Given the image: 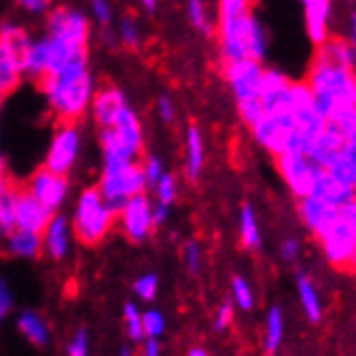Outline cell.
Masks as SVG:
<instances>
[{
	"label": "cell",
	"mask_w": 356,
	"mask_h": 356,
	"mask_svg": "<svg viewBox=\"0 0 356 356\" xmlns=\"http://www.w3.org/2000/svg\"><path fill=\"white\" fill-rule=\"evenodd\" d=\"M307 87L313 104L328 125L337 128L348 140H356V80L354 70L332 65L316 58L309 72Z\"/></svg>",
	"instance_id": "cell-1"
},
{
	"label": "cell",
	"mask_w": 356,
	"mask_h": 356,
	"mask_svg": "<svg viewBox=\"0 0 356 356\" xmlns=\"http://www.w3.org/2000/svg\"><path fill=\"white\" fill-rule=\"evenodd\" d=\"M39 87L46 93L58 121H78L91 106L93 80L87 67V58H78L58 74L39 78Z\"/></svg>",
	"instance_id": "cell-2"
},
{
	"label": "cell",
	"mask_w": 356,
	"mask_h": 356,
	"mask_svg": "<svg viewBox=\"0 0 356 356\" xmlns=\"http://www.w3.org/2000/svg\"><path fill=\"white\" fill-rule=\"evenodd\" d=\"M99 140L104 162H136L143 149V128L136 115L125 106L111 128H102Z\"/></svg>",
	"instance_id": "cell-3"
},
{
	"label": "cell",
	"mask_w": 356,
	"mask_h": 356,
	"mask_svg": "<svg viewBox=\"0 0 356 356\" xmlns=\"http://www.w3.org/2000/svg\"><path fill=\"white\" fill-rule=\"evenodd\" d=\"M115 212L108 203L102 199L97 188H87L80 195L74 216V232L78 240L87 246H97L104 238L108 236L111 227L115 222Z\"/></svg>",
	"instance_id": "cell-4"
},
{
	"label": "cell",
	"mask_w": 356,
	"mask_h": 356,
	"mask_svg": "<svg viewBox=\"0 0 356 356\" xmlns=\"http://www.w3.org/2000/svg\"><path fill=\"white\" fill-rule=\"evenodd\" d=\"M328 261L343 272H352L356 257V203L354 199L339 205L334 225L320 238Z\"/></svg>",
	"instance_id": "cell-5"
},
{
	"label": "cell",
	"mask_w": 356,
	"mask_h": 356,
	"mask_svg": "<svg viewBox=\"0 0 356 356\" xmlns=\"http://www.w3.org/2000/svg\"><path fill=\"white\" fill-rule=\"evenodd\" d=\"M145 186H147V181L143 175V166L136 162H128L119 166H104L97 191L113 212L119 214L125 201L143 193Z\"/></svg>",
	"instance_id": "cell-6"
},
{
	"label": "cell",
	"mask_w": 356,
	"mask_h": 356,
	"mask_svg": "<svg viewBox=\"0 0 356 356\" xmlns=\"http://www.w3.org/2000/svg\"><path fill=\"white\" fill-rule=\"evenodd\" d=\"M250 130L255 140L270 154L279 156L283 152H300L291 113H264L250 125Z\"/></svg>",
	"instance_id": "cell-7"
},
{
	"label": "cell",
	"mask_w": 356,
	"mask_h": 356,
	"mask_svg": "<svg viewBox=\"0 0 356 356\" xmlns=\"http://www.w3.org/2000/svg\"><path fill=\"white\" fill-rule=\"evenodd\" d=\"M78 152H80L78 121H60L48 149L46 169L58 175H67V171H72V166L78 158Z\"/></svg>",
	"instance_id": "cell-8"
},
{
	"label": "cell",
	"mask_w": 356,
	"mask_h": 356,
	"mask_svg": "<svg viewBox=\"0 0 356 356\" xmlns=\"http://www.w3.org/2000/svg\"><path fill=\"white\" fill-rule=\"evenodd\" d=\"M277 166L289 186V191L298 199L309 197L313 191V181H316L318 166L313 164L302 152H283L277 156Z\"/></svg>",
	"instance_id": "cell-9"
},
{
	"label": "cell",
	"mask_w": 356,
	"mask_h": 356,
	"mask_svg": "<svg viewBox=\"0 0 356 356\" xmlns=\"http://www.w3.org/2000/svg\"><path fill=\"white\" fill-rule=\"evenodd\" d=\"M225 76L229 80V85H232L238 102L259 99L261 78H264V67L259 60L246 56L234 63H225Z\"/></svg>",
	"instance_id": "cell-10"
},
{
	"label": "cell",
	"mask_w": 356,
	"mask_h": 356,
	"mask_svg": "<svg viewBox=\"0 0 356 356\" xmlns=\"http://www.w3.org/2000/svg\"><path fill=\"white\" fill-rule=\"evenodd\" d=\"M250 19H253L250 13L218 19V41L225 63L246 58V33L250 26Z\"/></svg>",
	"instance_id": "cell-11"
},
{
	"label": "cell",
	"mask_w": 356,
	"mask_h": 356,
	"mask_svg": "<svg viewBox=\"0 0 356 356\" xmlns=\"http://www.w3.org/2000/svg\"><path fill=\"white\" fill-rule=\"evenodd\" d=\"M121 222H123V229L128 238L132 242H143L145 238L149 236L152 227H154V220H152V205H149V199L145 197L143 193L130 197L125 201V205L121 207Z\"/></svg>",
	"instance_id": "cell-12"
},
{
	"label": "cell",
	"mask_w": 356,
	"mask_h": 356,
	"mask_svg": "<svg viewBox=\"0 0 356 356\" xmlns=\"http://www.w3.org/2000/svg\"><path fill=\"white\" fill-rule=\"evenodd\" d=\"M26 191L44 205L50 214H54L56 209H58V205L65 201V195H67V179H65V175H58V173H52V171H48L46 166L44 169H39L35 175H33V179H31V184H29V188Z\"/></svg>",
	"instance_id": "cell-13"
},
{
	"label": "cell",
	"mask_w": 356,
	"mask_h": 356,
	"mask_svg": "<svg viewBox=\"0 0 356 356\" xmlns=\"http://www.w3.org/2000/svg\"><path fill=\"white\" fill-rule=\"evenodd\" d=\"M50 218H52V214L29 191H24V188H15V225H17V229H26V232H35L39 236H44Z\"/></svg>",
	"instance_id": "cell-14"
},
{
	"label": "cell",
	"mask_w": 356,
	"mask_h": 356,
	"mask_svg": "<svg viewBox=\"0 0 356 356\" xmlns=\"http://www.w3.org/2000/svg\"><path fill=\"white\" fill-rule=\"evenodd\" d=\"M291 82L277 70H264L259 102L264 113H289Z\"/></svg>",
	"instance_id": "cell-15"
},
{
	"label": "cell",
	"mask_w": 356,
	"mask_h": 356,
	"mask_svg": "<svg viewBox=\"0 0 356 356\" xmlns=\"http://www.w3.org/2000/svg\"><path fill=\"white\" fill-rule=\"evenodd\" d=\"M300 216L302 220L307 222V227L311 229L313 234L318 238H322L328 229L334 225L339 216V205H332L316 195H309V197H302L300 199Z\"/></svg>",
	"instance_id": "cell-16"
},
{
	"label": "cell",
	"mask_w": 356,
	"mask_h": 356,
	"mask_svg": "<svg viewBox=\"0 0 356 356\" xmlns=\"http://www.w3.org/2000/svg\"><path fill=\"white\" fill-rule=\"evenodd\" d=\"M50 35H58L72 39L76 44H89V22L85 15H80L70 9H56L48 19Z\"/></svg>",
	"instance_id": "cell-17"
},
{
	"label": "cell",
	"mask_w": 356,
	"mask_h": 356,
	"mask_svg": "<svg viewBox=\"0 0 356 356\" xmlns=\"http://www.w3.org/2000/svg\"><path fill=\"white\" fill-rule=\"evenodd\" d=\"M346 143H348V138L337 128H332V125L326 123V128L322 130V134L311 143L307 158L316 166H320V169H326V166L330 164V160L339 154V149L343 147Z\"/></svg>",
	"instance_id": "cell-18"
},
{
	"label": "cell",
	"mask_w": 356,
	"mask_h": 356,
	"mask_svg": "<svg viewBox=\"0 0 356 356\" xmlns=\"http://www.w3.org/2000/svg\"><path fill=\"white\" fill-rule=\"evenodd\" d=\"M125 106H128V104H125V97L119 89H104L91 97L93 117H95L99 128H111L117 119V115Z\"/></svg>",
	"instance_id": "cell-19"
},
{
	"label": "cell",
	"mask_w": 356,
	"mask_h": 356,
	"mask_svg": "<svg viewBox=\"0 0 356 356\" xmlns=\"http://www.w3.org/2000/svg\"><path fill=\"white\" fill-rule=\"evenodd\" d=\"M311 195H316L332 205H343L346 201L354 199V188L341 184L339 179H334L328 171L320 169L316 171V181H313V191Z\"/></svg>",
	"instance_id": "cell-20"
},
{
	"label": "cell",
	"mask_w": 356,
	"mask_h": 356,
	"mask_svg": "<svg viewBox=\"0 0 356 356\" xmlns=\"http://www.w3.org/2000/svg\"><path fill=\"white\" fill-rule=\"evenodd\" d=\"M307 33L316 46H322L328 39V17H330V0H311L305 5Z\"/></svg>",
	"instance_id": "cell-21"
},
{
	"label": "cell",
	"mask_w": 356,
	"mask_h": 356,
	"mask_svg": "<svg viewBox=\"0 0 356 356\" xmlns=\"http://www.w3.org/2000/svg\"><path fill=\"white\" fill-rule=\"evenodd\" d=\"M324 171H328L334 179H339L341 184L356 188V140H348L339 154L330 160V164Z\"/></svg>",
	"instance_id": "cell-22"
},
{
	"label": "cell",
	"mask_w": 356,
	"mask_h": 356,
	"mask_svg": "<svg viewBox=\"0 0 356 356\" xmlns=\"http://www.w3.org/2000/svg\"><path fill=\"white\" fill-rule=\"evenodd\" d=\"M19 78H22L19 56L15 54V50L7 44V41L0 39V87H3L5 95L17 87Z\"/></svg>",
	"instance_id": "cell-23"
},
{
	"label": "cell",
	"mask_w": 356,
	"mask_h": 356,
	"mask_svg": "<svg viewBox=\"0 0 356 356\" xmlns=\"http://www.w3.org/2000/svg\"><path fill=\"white\" fill-rule=\"evenodd\" d=\"M46 248L54 259H60L67 253V244H70V234H67V222L63 216H52L48 227H46Z\"/></svg>",
	"instance_id": "cell-24"
},
{
	"label": "cell",
	"mask_w": 356,
	"mask_h": 356,
	"mask_svg": "<svg viewBox=\"0 0 356 356\" xmlns=\"http://www.w3.org/2000/svg\"><path fill=\"white\" fill-rule=\"evenodd\" d=\"M318 56L332 63V65L354 70V46L348 44L346 39H326Z\"/></svg>",
	"instance_id": "cell-25"
},
{
	"label": "cell",
	"mask_w": 356,
	"mask_h": 356,
	"mask_svg": "<svg viewBox=\"0 0 356 356\" xmlns=\"http://www.w3.org/2000/svg\"><path fill=\"white\" fill-rule=\"evenodd\" d=\"M7 238H9V253L19 257H37L41 253V246H44L41 236L35 232H26V229H15Z\"/></svg>",
	"instance_id": "cell-26"
},
{
	"label": "cell",
	"mask_w": 356,
	"mask_h": 356,
	"mask_svg": "<svg viewBox=\"0 0 356 356\" xmlns=\"http://www.w3.org/2000/svg\"><path fill=\"white\" fill-rule=\"evenodd\" d=\"M203 140H201V132L195 125L188 128L186 134V175L191 179H197L201 169H203Z\"/></svg>",
	"instance_id": "cell-27"
},
{
	"label": "cell",
	"mask_w": 356,
	"mask_h": 356,
	"mask_svg": "<svg viewBox=\"0 0 356 356\" xmlns=\"http://www.w3.org/2000/svg\"><path fill=\"white\" fill-rule=\"evenodd\" d=\"M240 236H242V244L246 248H257L259 246V229H257V220L250 205H244L240 212Z\"/></svg>",
	"instance_id": "cell-28"
},
{
	"label": "cell",
	"mask_w": 356,
	"mask_h": 356,
	"mask_svg": "<svg viewBox=\"0 0 356 356\" xmlns=\"http://www.w3.org/2000/svg\"><path fill=\"white\" fill-rule=\"evenodd\" d=\"M15 229V188H11L5 197H0V236H9Z\"/></svg>",
	"instance_id": "cell-29"
},
{
	"label": "cell",
	"mask_w": 356,
	"mask_h": 356,
	"mask_svg": "<svg viewBox=\"0 0 356 356\" xmlns=\"http://www.w3.org/2000/svg\"><path fill=\"white\" fill-rule=\"evenodd\" d=\"M264 50H266V37H264V31H261L259 22L253 17V19H250L248 33H246V56L261 60Z\"/></svg>",
	"instance_id": "cell-30"
},
{
	"label": "cell",
	"mask_w": 356,
	"mask_h": 356,
	"mask_svg": "<svg viewBox=\"0 0 356 356\" xmlns=\"http://www.w3.org/2000/svg\"><path fill=\"white\" fill-rule=\"evenodd\" d=\"M19 330H22L35 346H44L46 339H48V332H46L44 322H41L37 316H33V313H26V316H22V320H19Z\"/></svg>",
	"instance_id": "cell-31"
},
{
	"label": "cell",
	"mask_w": 356,
	"mask_h": 356,
	"mask_svg": "<svg viewBox=\"0 0 356 356\" xmlns=\"http://www.w3.org/2000/svg\"><path fill=\"white\" fill-rule=\"evenodd\" d=\"M0 39L7 41V44L15 50V54L19 56V60H22V54L31 46L29 35L22 29H17V26H3V29H0Z\"/></svg>",
	"instance_id": "cell-32"
},
{
	"label": "cell",
	"mask_w": 356,
	"mask_h": 356,
	"mask_svg": "<svg viewBox=\"0 0 356 356\" xmlns=\"http://www.w3.org/2000/svg\"><path fill=\"white\" fill-rule=\"evenodd\" d=\"M298 287H300V296H302V302L307 307L309 318L313 322H318L320 320V302H318V296H316V291H313L309 279L307 277H300L298 279Z\"/></svg>",
	"instance_id": "cell-33"
},
{
	"label": "cell",
	"mask_w": 356,
	"mask_h": 356,
	"mask_svg": "<svg viewBox=\"0 0 356 356\" xmlns=\"http://www.w3.org/2000/svg\"><path fill=\"white\" fill-rule=\"evenodd\" d=\"M188 17L191 22L195 24V29L209 33L212 31V24H209V17H207V9L203 0H188Z\"/></svg>",
	"instance_id": "cell-34"
},
{
	"label": "cell",
	"mask_w": 356,
	"mask_h": 356,
	"mask_svg": "<svg viewBox=\"0 0 356 356\" xmlns=\"http://www.w3.org/2000/svg\"><path fill=\"white\" fill-rule=\"evenodd\" d=\"M250 3L253 0H218V19L250 13Z\"/></svg>",
	"instance_id": "cell-35"
},
{
	"label": "cell",
	"mask_w": 356,
	"mask_h": 356,
	"mask_svg": "<svg viewBox=\"0 0 356 356\" xmlns=\"http://www.w3.org/2000/svg\"><path fill=\"white\" fill-rule=\"evenodd\" d=\"M154 186H156V193H158L160 203H164V205H169L175 199V195H177V186H175V177L173 175L162 173Z\"/></svg>",
	"instance_id": "cell-36"
},
{
	"label": "cell",
	"mask_w": 356,
	"mask_h": 356,
	"mask_svg": "<svg viewBox=\"0 0 356 356\" xmlns=\"http://www.w3.org/2000/svg\"><path fill=\"white\" fill-rule=\"evenodd\" d=\"M238 111H240V117L244 123L253 125L261 115H264V108H261V102L259 99H244V102H238Z\"/></svg>",
	"instance_id": "cell-37"
},
{
	"label": "cell",
	"mask_w": 356,
	"mask_h": 356,
	"mask_svg": "<svg viewBox=\"0 0 356 356\" xmlns=\"http://www.w3.org/2000/svg\"><path fill=\"white\" fill-rule=\"evenodd\" d=\"M281 341V313L279 309H275L270 313V332H268V343H266V352L272 354L277 350Z\"/></svg>",
	"instance_id": "cell-38"
},
{
	"label": "cell",
	"mask_w": 356,
	"mask_h": 356,
	"mask_svg": "<svg viewBox=\"0 0 356 356\" xmlns=\"http://www.w3.org/2000/svg\"><path fill=\"white\" fill-rule=\"evenodd\" d=\"M121 41L128 48H136L138 41H140V35H138V26L134 24V19L125 17L121 22Z\"/></svg>",
	"instance_id": "cell-39"
},
{
	"label": "cell",
	"mask_w": 356,
	"mask_h": 356,
	"mask_svg": "<svg viewBox=\"0 0 356 356\" xmlns=\"http://www.w3.org/2000/svg\"><path fill=\"white\" fill-rule=\"evenodd\" d=\"M143 175H145V181L147 184H156L158 177L162 175V162L156 156H149L143 164Z\"/></svg>",
	"instance_id": "cell-40"
},
{
	"label": "cell",
	"mask_w": 356,
	"mask_h": 356,
	"mask_svg": "<svg viewBox=\"0 0 356 356\" xmlns=\"http://www.w3.org/2000/svg\"><path fill=\"white\" fill-rule=\"evenodd\" d=\"M156 287H158V279L156 277H143L138 283H136V291L143 300H152L156 296Z\"/></svg>",
	"instance_id": "cell-41"
},
{
	"label": "cell",
	"mask_w": 356,
	"mask_h": 356,
	"mask_svg": "<svg viewBox=\"0 0 356 356\" xmlns=\"http://www.w3.org/2000/svg\"><path fill=\"white\" fill-rule=\"evenodd\" d=\"M91 9H93V13H95L99 24H108L111 22L113 11H111L108 0H91Z\"/></svg>",
	"instance_id": "cell-42"
},
{
	"label": "cell",
	"mask_w": 356,
	"mask_h": 356,
	"mask_svg": "<svg viewBox=\"0 0 356 356\" xmlns=\"http://www.w3.org/2000/svg\"><path fill=\"white\" fill-rule=\"evenodd\" d=\"M125 318H128V326H130V337L132 339H140L143 334V326H140V318L132 305L125 307Z\"/></svg>",
	"instance_id": "cell-43"
},
{
	"label": "cell",
	"mask_w": 356,
	"mask_h": 356,
	"mask_svg": "<svg viewBox=\"0 0 356 356\" xmlns=\"http://www.w3.org/2000/svg\"><path fill=\"white\" fill-rule=\"evenodd\" d=\"M140 326H143V330L147 332V334H152V337H156V334H160L162 332V318L158 316V313H147V316L143 318V322H140Z\"/></svg>",
	"instance_id": "cell-44"
},
{
	"label": "cell",
	"mask_w": 356,
	"mask_h": 356,
	"mask_svg": "<svg viewBox=\"0 0 356 356\" xmlns=\"http://www.w3.org/2000/svg\"><path fill=\"white\" fill-rule=\"evenodd\" d=\"M234 289H236V298L242 305V309H250V291H248L246 283L242 279H236L234 281Z\"/></svg>",
	"instance_id": "cell-45"
},
{
	"label": "cell",
	"mask_w": 356,
	"mask_h": 356,
	"mask_svg": "<svg viewBox=\"0 0 356 356\" xmlns=\"http://www.w3.org/2000/svg\"><path fill=\"white\" fill-rule=\"evenodd\" d=\"M158 113H160L162 121L171 123V121H173V117H175V106H173V102H171L169 97H162V99H160V104H158Z\"/></svg>",
	"instance_id": "cell-46"
},
{
	"label": "cell",
	"mask_w": 356,
	"mask_h": 356,
	"mask_svg": "<svg viewBox=\"0 0 356 356\" xmlns=\"http://www.w3.org/2000/svg\"><path fill=\"white\" fill-rule=\"evenodd\" d=\"M70 356H87V332L80 330L78 339L70 346Z\"/></svg>",
	"instance_id": "cell-47"
},
{
	"label": "cell",
	"mask_w": 356,
	"mask_h": 356,
	"mask_svg": "<svg viewBox=\"0 0 356 356\" xmlns=\"http://www.w3.org/2000/svg\"><path fill=\"white\" fill-rule=\"evenodd\" d=\"M19 3H22L24 9H29L33 13H44L50 7V0H19Z\"/></svg>",
	"instance_id": "cell-48"
},
{
	"label": "cell",
	"mask_w": 356,
	"mask_h": 356,
	"mask_svg": "<svg viewBox=\"0 0 356 356\" xmlns=\"http://www.w3.org/2000/svg\"><path fill=\"white\" fill-rule=\"evenodd\" d=\"M186 261H188V268L197 270V266H199V248L193 242L186 246Z\"/></svg>",
	"instance_id": "cell-49"
},
{
	"label": "cell",
	"mask_w": 356,
	"mask_h": 356,
	"mask_svg": "<svg viewBox=\"0 0 356 356\" xmlns=\"http://www.w3.org/2000/svg\"><path fill=\"white\" fill-rule=\"evenodd\" d=\"M9 307H11V298H9V291H7V287H5V283L0 281V320L5 318V313L9 311Z\"/></svg>",
	"instance_id": "cell-50"
},
{
	"label": "cell",
	"mask_w": 356,
	"mask_h": 356,
	"mask_svg": "<svg viewBox=\"0 0 356 356\" xmlns=\"http://www.w3.org/2000/svg\"><path fill=\"white\" fill-rule=\"evenodd\" d=\"M169 216V205H164V203H160L156 209H152V220H154V225H160V222H164V218Z\"/></svg>",
	"instance_id": "cell-51"
},
{
	"label": "cell",
	"mask_w": 356,
	"mask_h": 356,
	"mask_svg": "<svg viewBox=\"0 0 356 356\" xmlns=\"http://www.w3.org/2000/svg\"><path fill=\"white\" fill-rule=\"evenodd\" d=\"M283 259H287V261H291L296 257V250H298V244L294 242V240H287L285 244H283Z\"/></svg>",
	"instance_id": "cell-52"
},
{
	"label": "cell",
	"mask_w": 356,
	"mask_h": 356,
	"mask_svg": "<svg viewBox=\"0 0 356 356\" xmlns=\"http://www.w3.org/2000/svg\"><path fill=\"white\" fill-rule=\"evenodd\" d=\"M232 318H234V311H232V307L225 305V307H222V311H220V318H218V328H225L229 322H232Z\"/></svg>",
	"instance_id": "cell-53"
},
{
	"label": "cell",
	"mask_w": 356,
	"mask_h": 356,
	"mask_svg": "<svg viewBox=\"0 0 356 356\" xmlns=\"http://www.w3.org/2000/svg\"><path fill=\"white\" fill-rule=\"evenodd\" d=\"M13 188V184H11V179L9 177H5V179H0V197H5L9 191Z\"/></svg>",
	"instance_id": "cell-54"
},
{
	"label": "cell",
	"mask_w": 356,
	"mask_h": 356,
	"mask_svg": "<svg viewBox=\"0 0 356 356\" xmlns=\"http://www.w3.org/2000/svg\"><path fill=\"white\" fill-rule=\"evenodd\" d=\"M147 356H158V343H156V339H152L147 343Z\"/></svg>",
	"instance_id": "cell-55"
},
{
	"label": "cell",
	"mask_w": 356,
	"mask_h": 356,
	"mask_svg": "<svg viewBox=\"0 0 356 356\" xmlns=\"http://www.w3.org/2000/svg\"><path fill=\"white\" fill-rule=\"evenodd\" d=\"M188 356H209L205 350H201V348H193L191 352H188Z\"/></svg>",
	"instance_id": "cell-56"
},
{
	"label": "cell",
	"mask_w": 356,
	"mask_h": 356,
	"mask_svg": "<svg viewBox=\"0 0 356 356\" xmlns=\"http://www.w3.org/2000/svg\"><path fill=\"white\" fill-rule=\"evenodd\" d=\"M140 3L145 5V9H147V11H154L156 9V0H140Z\"/></svg>",
	"instance_id": "cell-57"
},
{
	"label": "cell",
	"mask_w": 356,
	"mask_h": 356,
	"mask_svg": "<svg viewBox=\"0 0 356 356\" xmlns=\"http://www.w3.org/2000/svg\"><path fill=\"white\" fill-rule=\"evenodd\" d=\"M7 177V171H5V160L3 156H0V179H5Z\"/></svg>",
	"instance_id": "cell-58"
},
{
	"label": "cell",
	"mask_w": 356,
	"mask_h": 356,
	"mask_svg": "<svg viewBox=\"0 0 356 356\" xmlns=\"http://www.w3.org/2000/svg\"><path fill=\"white\" fill-rule=\"evenodd\" d=\"M3 97H5V91H3V87H0V102H3Z\"/></svg>",
	"instance_id": "cell-59"
},
{
	"label": "cell",
	"mask_w": 356,
	"mask_h": 356,
	"mask_svg": "<svg viewBox=\"0 0 356 356\" xmlns=\"http://www.w3.org/2000/svg\"><path fill=\"white\" fill-rule=\"evenodd\" d=\"M121 356H130V352H128V350H123V352H121Z\"/></svg>",
	"instance_id": "cell-60"
},
{
	"label": "cell",
	"mask_w": 356,
	"mask_h": 356,
	"mask_svg": "<svg viewBox=\"0 0 356 356\" xmlns=\"http://www.w3.org/2000/svg\"><path fill=\"white\" fill-rule=\"evenodd\" d=\"M302 3H305V5H307V3H311V0H302Z\"/></svg>",
	"instance_id": "cell-61"
}]
</instances>
